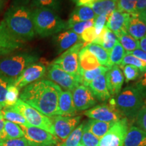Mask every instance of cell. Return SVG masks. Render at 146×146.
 Returning a JSON list of instances; mask_svg holds the SVG:
<instances>
[{"label": "cell", "mask_w": 146, "mask_h": 146, "mask_svg": "<svg viewBox=\"0 0 146 146\" xmlns=\"http://www.w3.org/2000/svg\"><path fill=\"white\" fill-rule=\"evenodd\" d=\"M61 91V87L54 82L41 79L25 87L19 97L22 101L51 118L58 115Z\"/></svg>", "instance_id": "6da1fadb"}, {"label": "cell", "mask_w": 146, "mask_h": 146, "mask_svg": "<svg viewBox=\"0 0 146 146\" xmlns=\"http://www.w3.org/2000/svg\"><path fill=\"white\" fill-rule=\"evenodd\" d=\"M8 32L21 41H29L35 35L32 11L26 5H14L5 12L2 21Z\"/></svg>", "instance_id": "7a4b0ae2"}, {"label": "cell", "mask_w": 146, "mask_h": 146, "mask_svg": "<svg viewBox=\"0 0 146 146\" xmlns=\"http://www.w3.org/2000/svg\"><path fill=\"white\" fill-rule=\"evenodd\" d=\"M32 14L35 31L42 37L57 34L66 29V23L54 11L47 8H35Z\"/></svg>", "instance_id": "3957f363"}, {"label": "cell", "mask_w": 146, "mask_h": 146, "mask_svg": "<svg viewBox=\"0 0 146 146\" xmlns=\"http://www.w3.org/2000/svg\"><path fill=\"white\" fill-rule=\"evenodd\" d=\"M115 106L127 119L134 121L139 111L144 106V99L133 86H127L116 96Z\"/></svg>", "instance_id": "277c9868"}, {"label": "cell", "mask_w": 146, "mask_h": 146, "mask_svg": "<svg viewBox=\"0 0 146 146\" xmlns=\"http://www.w3.org/2000/svg\"><path fill=\"white\" fill-rule=\"evenodd\" d=\"M39 60L35 54L21 53L0 60V75L15 81L25 68Z\"/></svg>", "instance_id": "5b68a950"}, {"label": "cell", "mask_w": 146, "mask_h": 146, "mask_svg": "<svg viewBox=\"0 0 146 146\" xmlns=\"http://www.w3.org/2000/svg\"><path fill=\"white\" fill-rule=\"evenodd\" d=\"M11 108L23 115L29 125L40 128L55 135L54 126L51 118L43 114L21 99H18L17 102Z\"/></svg>", "instance_id": "8992f818"}, {"label": "cell", "mask_w": 146, "mask_h": 146, "mask_svg": "<svg viewBox=\"0 0 146 146\" xmlns=\"http://www.w3.org/2000/svg\"><path fill=\"white\" fill-rule=\"evenodd\" d=\"M87 45L83 42H78L68 50L65 51L52 64L58 65L65 72L74 76L80 77L78 66V53Z\"/></svg>", "instance_id": "52a82bcc"}, {"label": "cell", "mask_w": 146, "mask_h": 146, "mask_svg": "<svg viewBox=\"0 0 146 146\" xmlns=\"http://www.w3.org/2000/svg\"><path fill=\"white\" fill-rule=\"evenodd\" d=\"M19 126L29 146H56L59 143L56 136L43 129L29 125Z\"/></svg>", "instance_id": "ba28073f"}, {"label": "cell", "mask_w": 146, "mask_h": 146, "mask_svg": "<svg viewBox=\"0 0 146 146\" xmlns=\"http://www.w3.org/2000/svg\"><path fill=\"white\" fill-rule=\"evenodd\" d=\"M129 128L127 118L115 122L108 132L100 139L98 146H123Z\"/></svg>", "instance_id": "9c48e42d"}, {"label": "cell", "mask_w": 146, "mask_h": 146, "mask_svg": "<svg viewBox=\"0 0 146 146\" xmlns=\"http://www.w3.org/2000/svg\"><path fill=\"white\" fill-rule=\"evenodd\" d=\"M84 114L90 119L107 123H115L124 118L112 100L110 103L102 104L87 110Z\"/></svg>", "instance_id": "30bf717a"}, {"label": "cell", "mask_w": 146, "mask_h": 146, "mask_svg": "<svg viewBox=\"0 0 146 146\" xmlns=\"http://www.w3.org/2000/svg\"><path fill=\"white\" fill-rule=\"evenodd\" d=\"M47 76L50 81L67 91H73L78 85H82L81 77L71 75L54 64L49 66Z\"/></svg>", "instance_id": "8fae6325"}, {"label": "cell", "mask_w": 146, "mask_h": 146, "mask_svg": "<svg viewBox=\"0 0 146 146\" xmlns=\"http://www.w3.org/2000/svg\"><path fill=\"white\" fill-rule=\"evenodd\" d=\"M51 118L54 126L55 135L62 142L79 125L81 117L80 116L69 117L57 115Z\"/></svg>", "instance_id": "7c38bea8"}, {"label": "cell", "mask_w": 146, "mask_h": 146, "mask_svg": "<svg viewBox=\"0 0 146 146\" xmlns=\"http://www.w3.org/2000/svg\"><path fill=\"white\" fill-rule=\"evenodd\" d=\"M46 70V67L43 64H33L23 70V72L16 78L13 84L19 89L24 88L43 77Z\"/></svg>", "instance_id": "4fadbf2b"}, {"label": "cell", "mask_w": 146, "mask_h": 146, "mask_svg": "<svg viewBox=\"0 0 146 146\" xmlns=\"http://www.w3.org/2000/svg\"><path fill=\"white\" fill-rule=\"evenodd\" d=\"M72 99L76 111H83L94 107L98 103L92 92L88 87L78 85L72 91Z\"/></svg>", "instance_id": "5bb4252c"}, {"label": "cell", "mask_w": 146, "mask_h": 146, "mask_svg": "<svg viewBox=\"0 0 146 146\" xmlns=\"http://www.w3.org/2000/svg\"><path fill=\"white\" fill-rule=\"evenodd\" d=\"M130 17V14L116 10L110 14L106 27L114 33L116 36L122 33H127V25Z\"/></svg>", "instance_id": "9a60e30c"}, {"label": "cell", "mask_w": 146, "mask_h": 146, "mask_svg": "<svg viewBox=\"0 0 146 146\" xmlns=\"http://www.w3.org/2000/svg\"><path fill=\"white\" fill-rule=\"evenodd\" d=\"M106 80L110 96H117L121 91L125 81L123 73L119 66H114L111 67L106 73Z\"/></svg>", "instance_id": "2e32d148"}, {"label": "cell", "mask_w": 146, "mask_h": 146, "mask_svg": "<svg viewBox=\"0 0 146 146\" xmlns=\"http://www.w3.org/2000/svg\"><path fill=\"white\" fill-rule=\"evenodd\" d=\"M88 87L98 101L105 102L110 98L111 96L106 80V74H102L96 77L89 84Z\"/></svg>", "instance_id": "e0dca14e"}, {"label": "cell", "mask_w": 146, "mask_h": 146, "mask_svg": "<svg viewBox=\"0 0 146 146\" xmlns=\"http://www.w3.org/2000/svg\"><path fill=\"white\" fill-rule=\"evenodd\" d=\"M76 110L74 107L72 94L70 91H62L58 98V115L72 117L76 115Z\"/></svg>", "instance_id": "ac0fdd59"}, {"label": "cell", "mask_w": 146, "mask_h": 146, "mask_svg": "<svg viewBox=\"0 0 146 146\" xmlns=\"http://www.w3.org/2000/svg\"><path fill=\"white\" fill-rule=\"evenodd\" d=\"M81 41L80 36L72 31H67L58 34L54 37V41L58 53L66 51Z\"/></svg>", "instance_id": "d6986e66"}, {"label": "cell", "mask_w": 146, "mask_h": 146, "mask_svg": "<svg viewBox=\"0 0 146 146\" xmlns=\"http://www.w3.org/2000/svg\"><path fill=\"white\" fill-rule=\"evenodd\" d=\"M127 33L139 41L146 33V21L138 14L131 15L127 25Z\"/></svg>", "instance_id": "ffe728a7"}, {"label": "cell", "mask_w": 146, "mask_h": 146, "mask_svg": "<svg viewBox=\"0 0 146 146\" xmlns=\"http://www.w3.org/2000/svg\"><path fill=\"white\" fill-rule=\"evenodd\" d=\"M23 43L11 35L3 22L0 24V49L10 52L21 48Z\"/></svg>", "instance_id": "44dd1931"}, {"label": "cell", "mask_w": 146, "mask_h": 146, "mask_svg": "<svg viewBox=\"0 0 146 146\" xmlns=\"http://www.w3.org/2000/svg\"><path fill=\"white\" fill-rule=\"evenodd\" d=\"M123 146H146V133L135 125L129 127Z\"/></svg>", "instance_id": "7402d4cb"}, {"label": "cell", "mask_w": 146, "mask_h": 146, "mask_svg": "<svg viewBox=\"0 0 146 146\" xmlns=\"http://www.w3.org/2000/svg\"><path fill=\"white\" fill-rule=\"evenodd\" d=\"M96 17V14L90 7L87 5L77 6L70 14V17L66 25L78 23V22L88 21L90 20H94Z\"/></svg>", "instance_id": "603a6c76"}, {"label": "cell", "mask_w": 146, "mask_h": 146, "mask_svg": "<svg viewBox=\"0 0 146 146\" xmlns=\"http://www.w3.org/2000/svg\"><path fill=\"white\" fill-rule=\"evenodd\" d=\"M87 5L92 9L96 16L110 15L116 10L117 0H96Z\"/></svg>", "instance_id": "cb8c5ba5"}, {"label": "cell", "mask_w": 146, "mask_h": 146, "mask_svg": "<svg viewBox=\"0 0 146 146\" xmlns=\"http://www.w3.org/2000/svg\"><path fill=\"white\" fill-rule=\"evenodd\" d=\"M79 70H89L101 66L99 61L92 53L83 47L78 53Z\"/></svg>", "instance_id": "d4e9b609"}, {"label": "cell", "mask_w": 146, "mask_h": 146, "mask_svg": "<svg viewBox=\"0 0 146 146\" xmlns=\"http://www.w3.org/2000/svg\"><path fill=\"white\" fill-rule=\"evenodd\" d=\"M118 41V38L116 35L105 27L93 43L101 45L109 53Z\"/></svg>", "instance_id": "484cf974"}, {"label": "cell", "mask_w": 146, "mask_h": 146, "mask_svg": "<svg viewBox=\"0 0 146 146\" xmlns=\"http://www.w3.org/2000/svg\"><path fill=\"white\" fill-rule=\"evenodd\" d=\"M24 137V133L17 124L5 120L3 127L0 132V141Z\"/></svg>", "instance_id": "4316f807"}, {"label": "cell", "mask_w": 146, "mask_h": 146, "mask_svg": "<svg viewBox=\"0 0 146 146\" xmlns=\"http://www.w3.org/2000/svg\"><path fill=\"white\" fill-rule=\"evenodd\" d=\"M114 123L90 119L85 123V125L93 134L100 139L108 132Z\"/></svg>", "instance_id": "83f0119b"}, {"label": "cell", "mask_w": 146, "mask_h": 146, "mask_svg": "<svg viewBox=\"0 0 146 146\" xmlns=\"http://www.w3.org/2000/svg\"><path fill=\"white\" fill-rule=\"evenodd\" d=\"M110 68L100 66L98 67V68L92 69V70H79V74L81 79L82 85L88 87L89 84L91 81H94L95 78L98 77V76H100V74H106Z\"/></svg>", "instance_id": "f1b7e54d"}, {"label": "cell", "mask_w": 146, "mask_h": 146, "mask_svg": "<svg viewBox=\"0 0 146 146\" xmlns=\"http://www.w3.org/2000/svg\"><path fill=\"white\" fill-rule=\"evenodd\" d=\"M96 56L101 65L109 67V53L101 45L96 43H89L85 47ZM110 68V67H109Z\"/></svg>", "instance_id": "f546056e"}, {"label": "cell", "mask_w": 146, "mask_h": 146, "mask_svg": "<svg viewBox=\"0 0 146 146\" xmlns=\"http://www.w3.org/2000/svg\"><path fill=\"white\" fill-rule=\"evenodd\" d=\"M1 112L5 120L12 122L18 125H29L23 115L11 107L2 108L1 110Z\"/></svg>", "instance_id": "4dcf8cb0"}, {"label": "cell", "mask_w": 146, "mask_h": 146, "mask_svg": "<svg viewBox=\"0 0 146 146\" xmlns=\"http://www.w3.org/2000/svg\"><path fill=\"white\" fill-rule=\"evenodd\" d=\"M118 41L121 44L126 53H131L139 49V42L128 33H120L117 35Z\"/></svg>", "instance_id": "1f68e13d"}, {"label": "cell", "mask_w": 146, "mask_h": 146, "mask_svg": "<svg viewBox=\"0 0 146 146\" xmlns=\"http://www.w3.org/2000/svg\"><path fill=\"white\" fill-rule=\"evenodd\" d=\"M125 54V50L118 41L109 52V67L120 66Z\"/></svg>", "instance_id": "d6a6232c"}, {"label": "cell", "mask_w": 146, "mask_h": 146, "mask_svg": "<svg viewBox=\"0 0 146 146\" xmlns=\"http://www.w3.org/2000/svg\"><path fill=\"white\" fill-rule=\"evenodd\" d=\"M85 123L79 124L64 141L58 146H78L81 142Z\"/></svg>", "instance_id": "836d02e7"}, {"label": "cell", "mask_w": 146, "mask_h": 146, "mask_svg": "<svg viewBox=\"0 0 146 146\" xmlns=\"http://www.w3.org/2000/svg\"><path fill=\"white\" fill-rule=\"evenodd\" d=\"M20 96V89L13 83L10 84L7 88L5 97V106L12 107L15 104Z\"/></svg>", "instance_id": "e575fe53"}, {"label": "cell", "mask_w": 146, "mask_h": 146, "mask_svg": "<svg viewBox=\"0 0 146 146\" xmlns=\"http://www.w3.org/2000/svg\"><path fill=\"white\" fill-rule=\"evenodd\" d=\"M32 6L35 8H47L54 12L60 10L61 0H32Z\"/></svg>", "instance_id": "d590c367"}, {"label": "cell", "mask_w": 146, "mask_h": 146, "mask_svg": "<svg viewBox=\"0 0 146 146\" xmlns=\"http://www.w3.org/2000/svg\"><path fill=\"white\" fill-rule=\"evenodd\" d=\"M127 64L134 66L137 68H138L141 72H146V62L133 55L126 53L120 66H125Z\"/></svg>", "instance_id": "8d00e7d4"}, {"label": "cell", "mask_w": 146, "mask_h": 146, "mask_svg": "<svg viewBox=\"0 0 146 146\" xmlns=\"http://www.w3.org/2000/svg\"><path fill=\"white\" fill-rule=\"evenodd\" d=\"M100 138L96 137L89 130L86 125H84L83 133L80 143L85 146H98Z\"/></svg>", "instance_id": "74e56055"}, {"label": "cell", "mask_w": 146, "mask_h": 146, "mask_svg": "<svg viewBox=\"0 0 146 146\" xmlns=\"http://www.w3.org/2000/svg\"><path fill=\"white\" fill-rule=\"evenodd\" d=\"M137 1V0H117L116 10L130 15L135 14Z\"/></svg>", "instance_id": "f35d334b"}, {"label": "cell", "mask_w": 146, "mask_h": 146, "mask_svg": "<svg viewBox=\"0 0 146 146\" xmlns=\"http://www.w3.org/2000/svg\"><path fill=\"white\" fill-rule=\"evenodd\" d=\"M120 68L123 69L124 76L127 83L135 81L141 76V72L134 66L127 64L125 66H120Z\"/></svg>", "instance_id": "ab89813d"}, {"label": "cell", "mask_w": 146, "mask_h": 146, "mask_svg": "<svg viewBox=\"0 0 146 146\" xmlns=\"http://www.w3.org/2000/svg\"><path fill=\"white\" fill-rule=\"evenodd\" d=\"M94 25V20H90L88 21L84 22H78V23H75L71 24V25H66V29H71L72 31L75 33L76 34L81 35L85 29L89 28V27H93Z\"/></svg>", "instance_id": "60d3db41"}, {"label": "cell", "mask_w": 146, "mask_h": 146, "mask_svg": "<svg viewBox=\"0 0 146 146\" xmlns=\"http://www.w3.org/2000/svg\"><path fill=\"white\" fill-rule=\"evenodd\" d=\"M14 82L10 78L0 75V107L5 106V97L7 88L10 84L14 83Z\"/></svg>", "instance_id": "b9f144b4"}, {"label": "cell", "mask_w": 146, "mask_h": 146, "mask_svg": "<svg viewBox=\"0 0 146 146\" xmlns=\"http://www.w3.org/2000/svg\"><path fill=\"white\" fill-rule=\"evenodd\" d=\"M96 38L97 34L94 26L85 29L80 35V39L83 41V43L84 42V43H85L87 45L89 43H94Z\"/></svg>", "instance_id": "7bdbcfd3"}, {"label": "cell", "mask_w": 146, "mask_h": 146, "mask_svg": "<svg viewBox=\"0 0 146 146\" xmlns=\"http://www.w3.org/2000/svg\"><path fill=\"white\" fill-rule=\"evenodd\" d=\"M135 126L146 133V107L143 106L139 111L134 120Z\"/></svg>", "instance_id": "ee69618b"}, {"label": "cell", "mask_w": 146, "mask_h": 146, "mask_svg": "<svg viewBox=\"0 0 146 146\" xmlns=\"http://www.w3.org/2000/svg\"><path fill=\"white\" fill-rule=\"evenodd\" d=\"M133 87L137 90L143 99L146 98V72L141 74L135 83L133 84Z\"/></svg>", "instance_id": "f6af8a7d"}, {"label": "cell", "mask_w": 146, "mask_h": 146, "mask_svg": "<svg viewBox=\"0 0 146 146\" xmlns=\"http://www.w3.org/2000/svg\"><path fill=\"white\" fill-rule=\"evenodd\" d=\"M110 15H99L96 16V18L94 19V28L96 30L97 36L99 35L103 29L106 27L108 18Z\"/></svg>", "instance_id": "bcb514c9"}, {"label": "cell", "mask_w": 146, "mask_h": 146, "mask_svg": "<svg viewBox=\"0 0 146 146\" xmlns=\"http://www.w3.org/2000/svg\"><path fill=\"white\" fill-rule=\"evenodd\" d=\"M0 146H29V144L26 139L22 137L0 141Z\"/></svg>", "instance_id": "7dc6e473"}, {"label": "cell", "mask_w": 146, "mask_h": 146, "mask_svg": "<svg viewBox=\"0 0 146 146\" xmlns=\"http://www.w3.org/2000/svg\"><path fill=\"white\" fill-rule=\"evenodd\" d=\"M127 54H130L131 55H133V56L139 58L140 60H143V62H146V52H143V51L140 50V49H137V50H134L132 52L127 53Z\"/></svg>", "instance_id": "c3c4849f"}, {"label": "cell", "mask_w": 146, "mask_h": 146, "mask_svg": "<svg viewBox=\"0 0 146 146\" xmlns=\"http://www.w3.org/2000/svg\"><path fill=\"white\" fill-rule=\"evenodd\" d=\"M146 8V0H137L135 6V14H139Z\"/></svg>", "instance_id": "681fc988"}, {"label": "cell", "mask_w": 146, "mask_h": 146, "mask_svg": "<svg viewBox=\"0 0 146 146\" xmlns=\"http://www.w3.org/2000/svg\"><path fill=\"white\" fill-rule=\"evenodd\" d=\"M71 1L76 3V6H82V5H88L96 0H71Z\"/></svg>", "instance_id": "f907efd6"}, {"label": "cell", "mask_w": 146, "mask_h": 146, "mask_svg": "<svg viewBox=\"0 0 146 146\" xmlns=\"http://www.w3.org/2000/svg\"><path fill=\"white\" fill-rule=\"evenodd\" d=\"M139 49L143 52H146V33L143 38L139 41Z\"/></svg>", "instance_id": "816d5d0a"}, {"label": "cell", "mask_w": 146, "mask_h": 146, "mask_svg": "<svg viewBox=\"0 0 146 146\" xmlns=\"http://www.w3.org/2000/svg\"><path fill=\"white\" fill-rule=\"evenodd\" d=\"M31 0H13L15 5H26L28 4Z\"/></svg>", "instance_id": "f5cc1de1"}, {"label": "cell", "mask_w": 146, "mask_h": 146, "mask_svg": "<svg viewBox=\"0 0 146 146\" xmlns=\"http://www.w3.org/2000/svg\"><path fill=\"white\" fill-rule=\"evenodd\" d=\"M2 108H0V132H1V130H2L3 127V125H4V118H3V116H2V114H1V110Z\"/></svg>", "instance_id": "db71d44e"}, {"label": "cell", "mask_w": 146, "mask_h": 146, "mask_svg": "<svg viewBox=\"0 0 146 146\" xmlns=\"http://www.w3.org/2000/svg\"><path fill=\"white\" fill-rule=\"evenodd\" d=\"M138 15L139 17H141L142 19H143L144 21H146V8L143 11V12H141V13L139 14Z\"/></svg>", "instance_id": "11a10c76"}, {"label": "cell", "mask_w": 146, "mask_h": 146, "mask_svg": "<svg viewBox=\"0 0 146 146\" xmlns=\"http://www.w3.org/2000/svg\"><path fill=\"white\" fill-rule=\"evenodd\" d=\"M11 52L9 50H2V49H0V57L1 56H4V55H7L8 54H10Z\"/></svg>", "instance_id": "9f6ffc18"}, {"label": "cell", "mask_w": 146, "mask_h": 146, "mask_svg": "<svg viewBox=\"0 0 146 146\" xmlns=\"http://www.w3.org/2000/svg\"><path fill=\"white\" fill-rule=\"evenodd\" d=\"M144 106L146 107V98H145V100H144Z\"/></svg>", "instance_id": "6f0895ef"}, {"label": "cell", "mask_w": 146, "mask_h": 146, "mask_svg": "<svg viewBox=\"0 0 146 146\" xmlns=\"http://www.w3.org/2000/svg\"><path fill=\"white\" fill-rule=\"evenodd\" d=\"M2 1H3V0H0V6H1V3H2Z\"/></svg>", "instance_id": "680465c9"}, {"label": "cell", "mask_w": 146, "mask_h": 146, "mask_svg": "<svg viewBox=\"0 0 146 146\" xmlns=\"http://www.w3.org/2000/svg\"><path fill=\"white\" fill-rule=\"evenodd\" d=\"M78 146H85V145H83V144H81V143H79V145H78Z\"/></svg>", "instance_id": "91938a15"}, {"label": "cell", "mask_w": 146, "mask_h": 146, "mask_svg": "<svg viewBox=\"0 0 146 146\" xmlns=\"http://www.w3.org/2000/svg\"><path fill=\"white\" fill-rule=\"evenodd\" d=\"M2 108V107H0V108Z\"/></svg>", "instance_id": "94428289"}]
</instances>
